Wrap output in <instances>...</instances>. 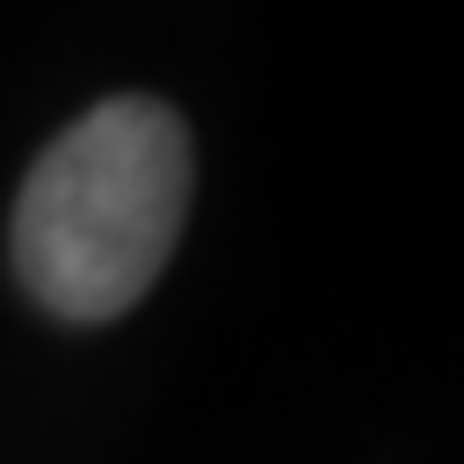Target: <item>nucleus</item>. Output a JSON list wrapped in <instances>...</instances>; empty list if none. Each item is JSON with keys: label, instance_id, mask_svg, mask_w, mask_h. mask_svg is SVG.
Instances as JSON below:
<instances>
[{"label": "nucleus", "instance_id": "1", "mask_svg": "<svg viewBox=\"0 0 464 464\" xmlns=\"http://www.w3.org/2000/svg\"><path fill=\"white\" fill-rule=\"evenodd\" d=\"M188 130L152 94H109L65 123L14 196V276L51 319L102 326L167 268L188 218Z\"/></svg>", "mask_w": 464, "mask_h": 464}]
</instances>
